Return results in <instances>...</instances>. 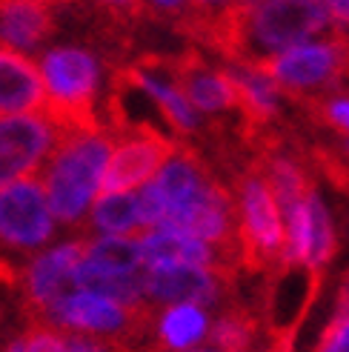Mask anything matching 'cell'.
Returning a JSON list of instances; mask_svg holds the SVG:
<instances>
[{"instance_id": "cell-1", "label": "cell", "mask_w": 349, "mask_h": 352, "mask_svg": "<svg viewBox=\"0 0 349 352\" xmlns=\"http://www.w3.org/2000/svg\"><path fill=\"white\" fill-rule=\"evenodd\" d=\"M109 161V138L100 129H69L58 132L46 166L43 189L52 215L63 223H75L89 209L100 189L103 166Z\"/></svg>"}, {"instance_id": "cell-2", "label": "cell", "mask_w": 349, "mask_h": 352, "mask_svg": "<svg viewBox=\"0 0 349 352\" xmlns=\"http://www.w3.org/2000/svg\"><path fill=\"white\" fill-rule=\"evenodd\" d=\"M41 75L46 86V118L58 132L69 129H100L95 112V95L100 69L92 52L80 46L52 49L41 60Z\"/></svg>"}, {"instance_id": "cell-3", "label": "cell", "mask_w": 349, "mask_h": 352, "mask_svg": "<svg viewBox=\"0 0 349 352\" xmlns=\"http://www.w3.org/2000/svg\"><path fill=\"white\" fill-rule=\"evenodd\" d=\"M240 263L249 270L281 267L286 250V223L278 198L260 169H249L238 178V221H235Z\"/></svg>"}, {"instance_id": "cell-4", "label": "cell", "mask_w": 349, "mask_h": 352, "mask_svg": "<svg viewBox=\"0 0 349 352\" xmlns=\"http://www.w3.org/2000/svg\"><path fill=\"white\" fill-rule=\"evenodd\" d=\"M249 63L264 69L278 89L289 95L315 98L321 89L349 80V38L346 32H333L329 41L321 43L306 41Z\"/></svg>"}, {"instance_id": "cell-5", "label": "cell", "mask_w": 349, "mask_h": 352, "mask_svg": "<svg viewBox=\"0 0 349 352\" xmlns=\"http://www.w3.org/2000/svg\"><path fill=\"white\" fill-rule=\"evenodd\" d=\"M43 324H58L75 332H89V336L141 338L149 329V304L126 307V304L112 301L106 295L75 289V292H63L46 309Z\"/></svg>"}, {"instance_id": "cell-6", "label": "cell", "mask_w": 349, "mask_h": 352, "mask_svg": "<svg viewBox=\"0 0 349 352\" xmlns=\"http://www.w3.org/2000/svg\"><path fill=\"white\" fill-rule=\"evenodd\" d=\"M178 140L164 135L158 126H135L120 132L115 152H109V161L103 166L100 195L109 192H132L137 186L149 184L158 169L166 164V157L178 152Z\"/></svg>"}, {"instance_id": "cell-7", "label": "cell", "mask_w": 349, "mask_h": 352, "mask_svg": "<svg viewBox=\"0 0 349 352\" xmlns=\"http://www.w3.org/2000/svg\"><path fill=\"white\" fill-rule=\"evenodd\" d=\"M55 232V215L38 175L0 186V243L12 250H38Z\"/></svg>"}, {"instance_id": "cell-8", "label": "cell", "mask_w": 349, "mask_h": 352, "mask_svg": "<svg viewBox=\"0 0 349 352\" xmlns=\"http://www.w3.org/2000/svg\"><path fill=\"white\" fill-rule=\"evenodd\" d=\"M55 140L58 126L46 112L0 115V186L38 172Z\"/></svg>"}, {"instance_id": "cell-9", "label": "cell", "mask_w": 349, "mask_h": 352, "mask_svg": "<svg viewBox=\"0 0 349 352\" xmlns=\"http://www.w3.org/2000/svg\"><path fill=\"white\" fill-rule=\"evenodd\" d=\"M83 255H86V241L60 243V246H55V250L41 252L26 267V272H23L26 309L34 318V324H43L46 309L55 304L63 292H69L72 270Z\"/></svg>"}, {"instance_id": "cell-10", "label": "cell", "mask_w": 349, "mask_h": 352, "mask_svg": "<svg viewBox=\"0 0 349 352\" xmlns=\"http://www.w3.org/2000/svg\"><path fill=\"white\" fill-rule=\"evenodd\" d=\"M144 289L149 301L158 304H198L212 307L221 295V275L198 263H164L146 267Z\"/></svg>"}, {"instance_id": "cell-11", "label": "cell", "mask_w": 349, "mask_h": 352, "mask_svg": "<svg viewBox=\"0 0 349 352\" xmlns=\"http://www.w3.org/2000/svg\"><path fill=\"white\" fill-rule=\"evenodd\" d=\"M46 86L38 63L17 49L0 46V115L43 112Z\"/></svg>"}, {"instance_id": "cell-12", "label": "cell", "mask_w": 349, "mask_h": 352, "mask_svg": "<svg viewBox=\"0 0 349 352\" xmlns=\"http://www.w3.org/2000/svg\"><path fill=\"white\" fill-rule=\"evenodd\" d=\"M172 80L178 83L183 98L195 107L198 112H226L238 109L235 89L226 72H212L198 55H186L181 60L169 63Z\"/></svg>"}, {"instance_id": "cell-13", "label": "cell", "mask_w": 349, "mask_h": 352, "mask_svg": "<svg viewBox=\"0 0 349 352\" xmlns=\"http://www.w3.org/2000/svg\"><path fill=\"white\" fill-rule=\"evenodd\" d=\"M141 243V261L146 267H164V263H198V267L215 270L221 278H229L223 270V261L215 246L206 241H198L192 235L174 232V230H146V238Z\"/></svg>"}, {"instance_id": "cell-14", "label": "cell", "mask_w": 349, "mask_h": 352, "mask_svg": "<svg viewBox=\"0 0 349 352\" xmlns=\"http://www.w3.org/2000/svg\"><path fill=\"white\" fill-rule=\"evenodd\" d=\"M223 72L235 89V103H238L243 120H247L252 129L267 126V123L275 120L278 86L272 83V78L264 69H258L249 60H232V66H226Z\"/></svg>"}, {"instance_id": "cell-15", "label": "cell", "mask_w": 349, "mask_h": 352, "mask_svg": "<svg viewBox=\"0 0 349 352\" xmlns=\"http://www.w3.org/2000/svg\"><path fill=\"white\" fill-rule=\"evenodd\" d=\"M55 32V17L46 3L0 0V46L32 52Z\"/></svg>"}, {"instance_id": "cell-16", "label": "cell", "mask_w": 349, "mask_h": 352, "mask_svg": "<svg viewBox=\"0 0 349 352\" xmlns=\"http://www.w3.org/2000/svg\"><path fill=\"white\" fill-rule=\"evenodd\" d=\"M72 287L78 289H89L98 295H106L117 304L126 307H144L146 301V289H144V278L137 272H117L106 270L100 263H92L80 258L72 270Z\"/></svg>"}, {"instance_id": "cell-17", "label": "cell", "mask_w": 349, "mask_h": 352, "mask_svg": "<svg viewBox=\"0 0 349 352\" xmlns=\"http://www.w3.org/2000/svg\"><path fill=\"white\" fill-rule=\"evenodd\" d=\"M209 332V318L198 304H169L158 318V341L166 352H189Z\"/></svg>"}, {"instance_id": "cell-18", "label": "cell", "mask_w": 349, "mask_h": 352, "mask_svg": "<svg viewBox=\"0 0 349 352\" xmlns=\"http://www.w3.org/2000/svg\"><path fill=\"white\" fill-rule=\"evenodd\" d=\"M92 226L103 235H129L141 230V212H137V195L132 192H109L100 195L92 209Z\"/></svg>"}, {"instance_id": "cell-19", "label": "cell", "mask_w": 349, "mask_h": 352, "mask_svg": "<svg viewBox=\"0 0 349 352\" xmlns=\"http://www.w3.org/2000/svg\"><path fill=\"white\" fill-rule=\"evenodd\" d=\"M86 261L100 263L106 270L117 272H137L141 267V243L126 235H100L95 241H86Z\"/></svg>"}, {"instance_id": "cell-20", "label": "cell", "mask_w": 349, "mask_h": 352, "mask_svg": "<svg viewBox=\"0 0 349 352\" xmlns=\"http://www.w3.org/2000/svg\"><path fill=\"white\" fill-rule=\"evenodd\" d=\"M258 321L247 309H229L212 324V344L221 352H252Z\"/></svg>"}, {"instance_id": "cell-21", "label": "cell", "mask_w": 349, "mask_h": 352, "mask_svg": "<svg viewBox=\"0 0 349 352\" xmlns=\"http://www.w3.org/2000/svg\"><path fill=\"white\" fill-rule=\"evenodd\" d=\"M309 100H312V107H315V112L324 118V123L349 135V95H338V98H329V100H324L318 95V98H309Z\"/></svg>"}, {"instance_id": "cell-22", "label": "cell", "mask_w": 349, "mask_h": 352, "mask_svg": "<svg viewBox=\"0 0 349 352\" xmlns=\"http://www.w3.org/2000/svg\"><path fill=\"white\" fill-rule=\"evenodd\" d=\"M315 352H349V315H333Z\"/></svg>"}, {"instance_id": "cell-23", "label": "cell", "mask_w": 349, "mask_h": 352, "mask_svg": "<svg viewBox=\"0 0 349 352\" xmlns=\"http://www.w3.org/2000/svg\"><path fill=\"white\" fill-rule=\"evenodd\" d=\"M23 352H63V336L49 324H34L23 332Z\"/></svg>"}, {"instance_id": "cell-24", "label": "cell", "mask_w": 349, "mask_h": 352, "mask_svg": "<svg viewBox=\"0 0 349 352\" xmlns=\"http://www.w3.org/2000/svg\"><path fill=\"white\" fill-rule=\"evenodd\" d=\"M63 352H132L129 344H117L106 338H86V336H72L63 338Z\"/></svg>"}, {"instance_id": "cell-25", "label": "cell", "mask_w": 349, "mask_h": 352, "mask_svg": "<svg viewBox=\"0 0 349 352\" xmlns=\"http://www.w3.org/2000/svg\"><path fill=\"white\" fill-rule=\"evenodd\" d=\"M189 6L195 9L198 21H212V17H221L223 12L232 9V0H189Z\"/></svg>"}, {"instance_id": "cell-26", "label": "cell", "mask_w": 349, "mask_h": 352, "mask_svg": "<svg viewBox=\"0 0 349 352\" xmlns=\"http://www.w3.org/2000/svg\"><path fill=\"white\" fill-rule=\"evenodd\" d=\"M324 6L338 32H349V0H324Z\"/></svg>"}, {"instance_id": "cell-27", "label": "cell", "mask_w": 349, "mask_h": 352, "mask_svg": "<svg viewBox=\"0 0 349 352\" xmlns=\"http://www.w3.org/2000/svg\"><path fill=\"white\" fill-rule=\"evenodd\" d=\"M141 3L161 14H181L189 6V0H141Z\"/></svg>"}, {"instance_id": "cell-28", "label": "cell", "mask_w": 349, "mask_h": 352, "mask_svg": "<svg viewBox=\"0 0 349 352\" xmlns=\"http://www.w3.org/2000/svg\"><path fill=\"white\" fill-rule=\"evenodd\" d=\"M98 3H103L106 9H112L117 14H141L144 12L141 0H98Z\"/></svg>"}, {"instance_id": "cell-29", "label": "cell", "mask_w": 349, "mask_h": 352, "mask_svg": "<svg viewBox=\"0 0 349 352\" xmlns=\"http://www.w3.org/2000/svg\"><path fill=\"white\" fill-rule=\"evenodd\" d=\"M3 352H23V336H17V338H12L6 346H3Z\"/></svg>"}, {"instance_id": "cell-30", "label": "cell", "mask_w": 349, "mask_h": 352, "mask_svg": "<svg viewBox=\"0 0 349 352\" xmlns=\"http://www.w3.org/2000/svg\"><path fill=\"white\" fill-rule=\"evenodd\" d=\"M32 3H46L49 6V3H72V0H32Z\"/></svg>"}, {"instance_id": "cell-31", "label": "cell", "mask_w": 349, "mask_h": 352, "mask_svg": "<svg viewBox=\"0 0 349 352\" xmlns=\"http://www.w3.org/2000/svg\"><path fill=\"white\" fill-rule=\"evenodd\" d=\"M152 352H158V349H152ZM192 352H221V349H192Z\"/></svg>"}]
</instances>
